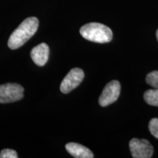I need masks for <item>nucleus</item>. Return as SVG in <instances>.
Masks as SVG:
<instances>
[{"label": "nucleus", "instance_id": "obj_1", "mask_svg": "<svg viewBox=\"0 0 158 158\" xmlns=\"http://www.w3.org/2000/svg\"><path fill=\"white\" fill-rule=\"evenodd\" d=\"M39 26V21L36 17L26 19L12 33L8 40L10 48L15 50L24 45L36 32Z\"/></svg>", "mask_w": 158, "mask_h": 158}, {"label": "nucleus", "instance_id": "obj_2", "mask_svg": "<svg viewBox=\"0 0 158 158\" xmlns=\"http://www.w3.org/2000/svg\"><path fill=\"white\" fill-rule=\"evenodd\" d=\"M80 34L84 39L97 43H109L113 38L111 29L100 23L84 25L80 29Z\"/></svg>", "mask_w": 158, "mask_h": 158}, {"label": "nucleus", "instance_id": "obj_3", "mask_svg": "<svg viewBox=\"0 0 158 158\" xmlns=\"http://www.w3.org/2000/svg\"><path fill=\"white\" fill-rule=\"evenodd\" d=\"M23 88L19 84L8 83L0 85V103H10L23 98Z\"/></svg>", "mask_w": 158, "mask_h": 158}, {"label": "nucleus", "instance_id": "obj_4", "mask_svg": "<svg viewBox=\"0 0 158 158\" xmlns=\"http://www.w3.org/2000/svg\"><path fill=\"white\" fill-rule=\"evenodd\" d=\"M129 147L132 157L134 158H150L152 157L153 147L147 140L133 138L130 141Z\"/></svg>", "mask_w": 158, "mask_h": 158}, {"label": "nucleus", "instance_id": "obj_5", "mask_svg": "<svg viewBox=\"0 0 158 158\" xmlns=\"http://www.w3.org/2000/svg\"><path fill=\"white\" fill-rule=\"evenodd\" d=\"M121 91V85L118 81H111L105 86L99 98V104L102 107L109 106L117 100Z\"/></svg>", "mask_w": 158, "mask_h": 158}, {"label": "nucleus", "instance_id": "obj_6", "mask_svg": "<svg viewBox=\"0 0 158 158\" xmlns=\"http://www.w3.org/2000/svg\"><path fill=\"white\" fill-rule=\"evenodd\" d=\"M84 78V73L81 69H72L61 83L60 90L62 93L68 94L80 85Z\"/></svg>", "mask_w": 158, "mask_h": 158}, {"label": "nucleus", "instance_id": "obj_7", "mask_svg": "<svg viewBox=\"0 0 158 158\" xmlns=\"http://www.w3.org/2000/svg\"><path fill=\"white\" fill-rule=\"evenodd\" d=\"M31 58L37 66L42 67L48 62L49 56V47L43 43L32 48L30 53Z\"/></svg>", "mask_w": 158, "mask_h": 158}, {"label": "nucleus", "instance_id": "obj_8", "mask_svg": "<svg viewBox=\"0 0 158 158\" xmlns=\"http://www.w3.org/2000/svg\"><path fill=\"white\" fill-rule=\"evenodd\" d=\"M70 155L76 158H93L94 155L87 147L77 143H68L65 146Z\"/></svg>", "mask_w": 158, "mask_h": 158}, {"label": "nucleus", "instance_id": "obj_9", "mask_svg": "<svg viewBox=\"0 0 158 158\" xmlns=\"http://www.w3.org/2000/svg\"><path fill=\"white\" fill-rule=\"evenodd\" d=\"M143 98L147 104L158 107V89L146 91Z\"/></svg>", "mask_w": 158, "mask_h": 158}, {"label": "nucleus", "instance_id": "obj_10", "mask_svg": "<svg viewBox=\"0 0 158 158\" xmlns=\"http://www.w3.org/2000/svg\"><path fill=\"white\" fill-rule=\"evenodd\" d=\"M146 81L153 88L158 89V71H152L149 73L146 78Z\"/></svg>", "mask_w": 158, "mask_h": 158}, {"label": "nucleus", "instance_id": "obj_11", "mask_svg": "<svg viewBox=\"0 0 158 158\" xmlns=\"http://www.w3.org/2000/svg\"><path fill=\"white\" fill-rule=\"evenodd\" d=\"M149 130L152 135L158 139V118H153L150 120Z\"/></svg>", "mask_w": 158, "mask_h": 158}, {"label": "nucleus", "instance_id": "obj_12", "mask_svg": "<svg viewBox=\"0 0 158 158\" xmlns=\"http://www.w3.org/2000/svg\"><path fill=\"white\" fill-rule=\"evenodd\" d=\"M18 154L15 150L5 149L0 152V158H18Z\"/></svg>", "mask_w": 158, "mask_h": 158}, {"label": "nucleus", "instance_id": "obj_13", "mask_svg": "<svg viewBox=\"0 0 158 158\" xmlns=\"http://www.w3.org/2000/svg\"><path fill=\"white\" fill-rule=\"evenodd\" d=\"M156 36H157V40L158 41V29L157 30V32H156Z\"/></svg>", "mask_w": 158, "mask_h": 158}]
</instances>
